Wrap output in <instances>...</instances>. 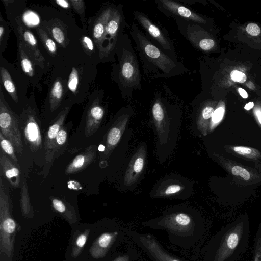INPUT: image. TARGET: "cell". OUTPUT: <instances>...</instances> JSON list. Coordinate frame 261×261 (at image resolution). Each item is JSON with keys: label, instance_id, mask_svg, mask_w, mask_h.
<instances>
[{"label": "cell", "instance_id": "7402d4cb", "mask_svg": "<svg viewBox=\"0 0 261 261\" xmlns=\"http://www.w3.org/2000/svg\"><path fill=\"white\" fill-rule=\"evenodd\" d=\"M34 29L53 65L62 56L64 50L59 48L48 33L40 24L36 26Z\"/></svg>", "mask_w": 261, "mask_h": 261}, {"label": "cell", "instance_id": "cb8c5ba5", "mask_svg": "<svg viewBox=\"0 0 261 261\" xmlns=\"http://www.w3.org/2000/svg\"><path fill=\"white\" fill-rule=\"evenodd\" d=\"M79 43L83 51L96 65L101 63L99 49L90 36L87 29L82 28L79 37Z\"/></svg>", "mask_w": 261, "mask_h": 261}, {"label": "cell", "instance_id": "52a82bcc", "mask_svg": "<svg viewBox=\"0 0 261 261\" xmlns=\"http://www.w3.org/2000/svg\"><path fill=\"white\" fill-rule=\"evenodd\" d=\"M1 85L13 101L23 109L29 103L28 92L30 85L16 65L0 55Z\"/></svg>", "mask_w": 261, "mask_h": 261}, {"label": "cell", "instance_id": "ffe728a7", "mask_svg": "<svg viewBox=\"0 0 261 261\" xmlns=\"http://www.w3.org/2000/svg\"><path fill=\"white\" fill-rule=\"evenodd\" d=\"M73 105L68 100L65 107L53 119L51 123L46 132L44 143L46 151L45 161L49 163L51 161L54 153L56 150V139L60 129L63 126L64 122Z\"/></svg>", "mask_w": 261, "mask_h": 261}, {"label": "cell", "instance_id": "1f68e13d", "mask_svg": "<svg viewBox=\"0 0 261 261\" xmlns=\"http://www.w3.org/2000/svg\"><path fill=\"white\" fill-rule=\"evenodd\" d=\"M50 3L53 5L59 7L62 11L72 15L71 11L72 8L69 0H54L51 1Z\"/></svg>", "mask_w": 261, "mask_h": 261}, {"label": "cell", "instance_id": "bcb514c9", "mask_svg": "<svg viewBox=\"0 0 261 261\" xmlns=\"http://www.w3.org/2000/svg\"><path fill=\"white\" fill-rule=\"evenodd\" d=\"M255 113L257 116L259 123L261 124V111L257 110L256 111Z\"/></svg>", "mask_w": 261, "mask_h": 261}, {"label": "cell", "instance_id": "603a6c76", "mask_svg": "<svg viewBox=\"0 0 261 261\" xmlns=\"http://www.w3.org/2000/svg\"><path fill=\"white\" fill-rule=\"evenodd\" d=\"M0 167L1 171L10 185L14 188H18L20 182V170L1 149Z\"/></svg>", "mask_w": 261, "mask_h": 261}, {"label": "cell", "instance_id": "e0dca14e", "mask_svg": "<svg viewBox=\"0 0 261 261\" xmlns=\"http://www.w3.org/2000/svg\"><path fill=\"white\" fill-rule=\"evenodd\" d=\"M48 80V88L44 102L45 115L55 118L67 102L66 87L64 80L51 70Z\"/></svg>", "mask_w": 261, "mask_h": 261}, {"label": "cell", "instance_id": "f6af8a7d", "mask_svg": "<svg viewBox=\"0 0 261 261\" xmlns=\"http://www.w3.org/2000/svg\"><path fill=\"white\" fill-rule=\"evenodd\" d=\"M254 106V103L253 102H249L248 103H247L245 107H244V108L247 110H250V109H251Z\"/></svg>", "mask_w": 261, "mask_h": 261}, {"label": "cell", "instance_id": "7c38bea8", "mask_svg": "<svg viewBox=\"0 0 261 261\" xmlns=\"http://www.w3.org/2000/svg\"><path fill=\"white\" fill-rule=\"evenodd\" d=\"M20 117L12 110L5 98L0 87V130L4 136L10 141L18 153H21L23 145L19 128Z\"/></svg>", "mask_w": 261, "mask_h": 261}, {"label": "cell", "instance_id": "f546056e", "mask_svg": "<svg viewBox=\"0 0 261 261\" xmlns=\"http://www.w3.org/2000/svg\"><path fill=\"white\" fill-rule=\"evenodd\" d=\"M121 135V130L117 127H112L109 130L106 141L107 151L110 150L118 143Z\"/></svg>", "mask_w": 261, "mask_h": 261}, {"label": "cell", "instance_id": "6da1fadb", "mask_svg": "<svg viewBox=\"0 0 261 261\" xmlns=\"http://www.w3.org/2000/svg\"><path fill=\"white\" fill-rule=\"evenodd\" d=\"M51 70L64 80L67 99L73 105L84 102L94 89L97 65L83 51L80 43L64 50Z\"/></svg>", "mask_w": 261, "mask_h": 261}, {"label": "cell", "instance_id": "5bb4252c", "mask_svg": "<svg viewBox=\"0 0 261 261\" xmlns=\"http://www.w3.org/2000/svg\"><path fill=\"white\" fill-rule=\"evenodd\" d=\"M115 4H103L94 16L87 20V31L100 53L101 63H105V34L106 25Z\"/></svg>", "mask_w": 261, "mask_h": 261}, {"label": "cell", "instance_id": "2e32d148", "mask_svg": "<svg viewBox=\"0 0 261 261\" xmlns=\"http://www.w3.org/2000/svg\"><path fill=\"white\" fill-rule=\"evenodd\" d=\"M172 18L180 33L193 47L204 51L214 48L215 41L210 37L203 25L177 17Z\"/></svg>", "mask_w": 261, "mask_h": 261}, {"label": "cell", "instance_id": "d590c367", "mask_svg": "<svg viewBox=\"0 0 261 261\" xmlns=\"http://www.w3.org/2000/svg\"><path fill=\"white\" fill-rule=\"evenodd\" d=\"M230 77L233 81L242 83L246 82L247 79V77L244 73L236 70H233L231 72Z\"/></svg>", "mask_w": 261, "mask_h": 261}, {"label": "cell", "instance_id": "f35d334b", "mask_svg": "<svg viewBox=\"0 0 261 261\" xmlns=\"http://www.w3.org/2000/svg\"><path fill=\"white\" fill-rule=\"evenodd\" d=\"M224 112V110L222 107L218 108L214 111L212 116V121L213 122L217 123L222 118Z\"/></svg>", "mask_w": 261, "mask_h": 261}, {"label": "cell", "instance_id": "30bf717a", "mask_svg": "<svg viewBox=\"0 0 261 261\" xmlns=\"http://www.w3.org/2000/svg\"><path fill=\"white\" fill-rule=\"evenodd\" d=\"M21 17L17 18L12 25L17 40L20 42L24 50L34 62L46 74H49L53 65L48 58L41 51L36 37L29 27L23 23Z\"/></svg>", "mask_w": 261, "mask_h": 261}, {"label": "cell", "instance_id": "4fadbf2b", "mask_svg": "<svg viewBox=\"0 0 261 261\" xmlns=\"http://www.w3.org/2000/svg\"><path fill=\"white\" fill-rule=\"evenodd\" d=\"M133 15L144 31V34L155 45L171 57L177 58L173 41L165 29L154 23L141 11L135 10Z\"/></svg>", "mask_w": 261, "mask_h": 261}, {"label": "cell", "instance_id": "d6986e66", "mask_svg": "<svg viewBox=\"0 0 261 261\" xmlns=\"http://www.w3.org/2000/svg\"><path fill=\"white\" fill-rule=\"evenodd\" d=\"M157 9L168 17H177L204 25L207 20L202 16L177 1L156 0Z\"/></svg>", "mask_w": 261, "mask_h": 261}, {"label": "cell", "instance_id": "ab89813d", "mask_svg": "<svg viewBox=\"0 0 261 261\" xmlns=\"http://www.w3.org/2000/svg\"><path fill=\"white\" fill-rule=\"evenodd\" d=\"M144 166V160L141 157L136 159L133 165V170L136 173L141 172Z\"/></svg>", "mask_w": 261, "mask_h": 261}, {"label": "cell", "instance_id": "7dc6e473", "mask_svg": "<svg viewBox=\"0 0 261 261\" xmlns=\"http://www.w3.org/2000/svg\"><path fill=\"white\" fill-rule=\"evenodd\" d=\"M247 86L252 89H254L255 88L254 84L251 82H249V83H247Z\"/></svg>", "mask_w": 261, "mask_h": 261}, {"label": "cell", "instance_id": "7bdbcfd3", "mask_svg": "<svg viewBox=\"0 0 261 261\" xmlns=\"http://www.w3.org/2000/svg\"><path fill=\"white\" fill-rule=\"evenodd\" d=\"M87 237L85 234L80 235L76 240V245L79 247H82L86 242Z\"/></svg>", "mask_w": 261, "mask_h": 261}, {"label": "cell", "instance_id": "4316f807", "mask_svg": "<svg viewBox=\"0 0 261 261\" xmlns=\"http://www.w3.org/2000/svg\"><path fill=\"white\" fill-rule=\"evenodd\" d=\"M249 261H261V223L255 235Z\"/></svg>", "mask_w": 261, "mask_h": 261}, {"label": "cell", "instance_id": "b9f144b4", "mask_svg": "<svg viewBox=\"0 0 261 261\" xmlns=\"http://www.w3.org/2000/svg\"><path fill=\"white\" fill-rule=\"evenodd\" d=\"M233 149L237 153L242 155L249 154L251 152L250 148L245 147H235Z\"/></svg>", "mask_w": 261, "mask_h": 261}, {"label": "cell", "instance_id": "484cf974", "mask_svg": "<svg viewBox=\"0 0 261 261\" xmlns=\"http://www.w3.org/2000/svg\"><path fill=\"white\" fill-rule=\"evenodd\" d=\"M13 30L10 22L6 21L0 13V55L5 51L10 35Z\"/></svg>", "mask_w": 261, "mask_h": 261}, {"label": "cell", "instance_id": "60d3db41", "mask_svg": "<svg viewBox=\"0 0 261 261\" xmlns=\"http://www.w3.org/2000/svg\"><path fill=\"white\" fill-rule=\"evenodd\" d=\"M181 190V187L177 185L169 186L165 191L166 195L174 194L179 192Z\"/></svg>", "mask_w": 261, "mask_h": 261}, {"label": "cell", "instance_id": "836d02e7", "mask_svg": "<svg viewBox=\"0 0 261 261\" xmlns=\"http://www.w3.org/2000/svg\"><path fill=\"white\" fill-rule=\"evenodd\" d=\"M232 173L233 175L236 176H240L245 180H249L250 177V175L249 172L245 169L239 166H235L232 169Z\"/></svg>", "mask_w": 261, "mask_h": 261}, {"label": "cell", "instance_id": "8992f818", "mask_svg": "<svg viewBox=\"0 0 261 261\" xmlns=\"http://www.w3.org/2000/svg\"><path fill=\"white\" fill-rule=\"evenodd\" d=\"M40 17V25L48 33L59 48L65 50L79 43L82 28L71 15L52 7L33 6Z\"/></svg>", "mask_w": 261, "mask_h": 261}, {"label": "cell", "instance_id": "e575fe53", "mask_svg": "<svg viewBox=\"0 0 261 261\" xmlns=\"http://www.w3.org/2000/svg\"><path fill=\"white\" fill-rule=\"evenodd\" d=\"M3 227L7 232L12 233L15 229L16 223L13 219L7 217L3 222Z\"/></svg>", "mask_w": 261, "mask_h": 261}, {"label": "cell", "instance_id": "d4e9b609", "mask_svg": "<svg viewBox=\"0 0 261 261\" xmlns=\"http://www.w3.org/2000/svg\"><path fill=\"white\" fill-rule=\"evenodd\" d=\"M5 7L6 14L12 26L15 20L21 17L26 9V3L22 0H2Z\"/></svg>", "mask_w": 261, "mask_h": 261}, {"label": "cell", "instance_id": "3957f363", "mask_svg": "<svg viewBox=\"0 0 261 261\" xmlns=\"http://www.w3.org/2000/svg\"><path fill=\"white\" fill-rule=\"evenodd\" d=\"M248 219L241 218L222 226L202 247L194 261H240L249 242Z\"/></svg>", "mask_w": 261, "mask_h": 261}, {"label": "cell", "instance_id": "8d00e7d4", "mask_svg": "<svg viewBox=\"0 0 261 261\" xmlns=\"http://www.w3.org/2000/svg\"><path fill=\"white\" fill-rule=\"evenodd\" d=\"M247 32L251 36H257L260 33V29L255 23H250L246 27Z\"/></svg>", "mask_w": 261, "mask_h": 261}, {"label": "cell", "instance_id": "ee69618b", "mask_svg": "<svg viewBox=\"0 0 261 261\" xmlns=\"http://www.w3.org/2000/svg\"><path fill=\"white\" fill-rule=\"evenodd\" d=\"M239 92L240 95L244 98H247L248 97V94L246 91L242 88H238Z\"/></svg>", "mask_w": 261, "mask_h": 261}, {"label": "cell", "instance_id": "74e56055", "mask_svg": "<svg viewBox=\"0 0 261 261\" xmlns=\"http://www.w3.org/2000/svg\"><path fill=\"white\" fill-rule=\"evenodd\" d=\"M214 112V108L210 106L204 107L201 110V116L204 119H208L212 117Z\"/></svg>", "mask_w": 261, "mask_h": 261}, {"label": "cell", "instance_id": "8fae6325", "mask_svg": "<svg viewBox=\"0 0 261 261\" xmlns=\"http://www.w3.org/2000/svg\"><path fill=\"white\" fill-rule=\"evenodd\" d=\"M128 23L123 10V5H116L108 20L105 34V63L116 61L115 50L120 36L123 33Z\"/></svg>", "mask_w": 261, "mask_h": 261}, {"label": "cell", "instance_id": "d6a6232c", "mask_svg": "<svg viewBox=\"0 0 261 261\" xmlns=\"http://www.w3.org/2000/svg\"><path fill=\"white\" fill-rule=\"evenodd\" d=\"M67 138V130L66 127L63 126L58 132L56 139V150L58 147H61L64 145Z\"/></svg>", "mask_w": 261, "mask_h": 261}, {"label": "cell", "instance_id": "ac0fdd59", "mask_svg": "<svg viewBox=\"0 0 261 261\" xmlns=\"http://www.w3.org/2000/svg\"><path fill=\"white\" fill-rule=\"evenodd\" d=\"M16 66L30 86L41 91L43 76L46 73L33 61L24 50L20 41L17 40Z\"/></svg>", "mask_w": 261, "mask_h": 261}, {"label": "cell", "instance_id": "ba28073f", "mask_svg": "<svg viewBox=\"0 0 261 261\" xmlns=\"http://www.w3.org/2000/svg\"><path fill=\"white\" fill-rule=\"evenodd\" d=\"M19 117V126L26 144L32 152L39 151L43 147L41 121L33 92L29 95V103L22 109Z\"/></svg>", "mask_w": 261, "mask_h": 261}, {"label": "cell", "instance_id": "277c9868", "mask_svg": "<svg viewBox=\"0 0 261 261\" xmlns=\"http://www.w3.org/2000/svg\"><path fill=\"white\" fill-rule=\"evenodd\" d=\"M126 28L136 44L146 79H169L189 71L178 58L171 57L155 45L136 23L128 24Z\"/></svg>", "mask_w": 261, "mask_h": 261}, {"label": "cell", "instance_id": "44dd1931", "mask_svg": "<svg viewBox=\"0 0 261 261\" xmlns=\"http://www.w3.org/2000/svg\"><path fill=\"white\" fill-rule=\"evenodd\" d=\"M96 145L88 147L84 152L76 155L68 164L65 170V174H73L84 170L94 161L96 155Z\"/></svg>", "mask_w": 261, "mask_h": 261}, {"label": "cell", "instance_id": "7a4b0ae2", "mask_svg": "<svg viewBox=\"0 0 261 261\" xmlns=\"http://www.w3.org/2000/svg\"><path fill=\"white\" fill-rule=\"evenodd\" d=\"M142 224L152 229L165 231L171 245L182 253H191L194 258L204 246L210 229L201 218L183 212L165 214Z\"/></svg>", "mask_w": 261, "mask_h": 261}, {"label": "cell", "instance_id": "f1b7e54d", "mask_svg": "<svg viewBox=\"0 0 261 261\" xmlns=\"http://www.w3.org/2000/svg\"><path fill=\"white\" fill-rule=\"evenodd\" d=\"M0 142L1 149L8 156L13 160L16 165L18 164V160L15 153V148L12 143L7 139L2 133L0 132Z\"/></svg>", "mask_w": 261, "mask_h": 261}, {"label": "cell", "instance_id": "9c48e42d", "mask_svg": "<svg viewBox=\"0 0 261 261\" xmlns=\"http://www.w3.org/2000/svg\"><path fill=\"white\" fill-rule=\"evenodd\" d=\"M127 237L151 261H189L168 251L151 234L128 228Z\"/></svg>", "mask_w": 261, "mask_h": 261}, {"label": "cell", "instance_id": "4dcf8cb0", "mask_svg": "<svg viewBox=\"0 0 261 261\" xmlns=\"http://www.w3.org/2000/svg\"><path fill=\"white\" fill-rule=\"evenodd\" d=\"M20 203L22 210L28 211L31 206L29 194L25 178H23L21 188Z\"/></svg>", "mask_w": 261, "mask_h": 261}, {"label": "cell", "instance_id": "5b68a950", "mask_svg": "<svg viewBox=\"0 0 261 261\" xmlns=\"http://www.w3.org/2000/svg\"><path fill=\"white\" fill-rule=\"evenodd\" d=\"M117 62L112 65L111 79L115 82L124 99L130 98L134 91L142 88V76L137 56L128 34L118 38L115 50Z\"/></svg>", "mask_w": 261, "mask_h": 261}, {"label": "cell", "instance_id": "83f0119b", "mask_svg": "<svg viewBox=\"0 0 261 261\" xmlns=\"http://www.w3.org/2000/svg\"><path fill=\"white\" fill-rule=\"evenodd\" d=\"M72 9L77 14L82 24V28L87 29V20L86 19V5L83 0H69Z\"/></svg>", "mask_w": 261, "mask_h": 261}, {"label": "cell", "instance_id": "9a60e30c", "mask_svg": "<svg viewBox=\"0 0 261 261\" xmlns=\"http://www.w3.org/2000/svg\"><path fill=\"white\" fill-rule=\"evenodd\" d=\"M104 90L95 88L90 94L85 107L83 119L85 123L86 137L94 134L98 129L105 116Z\"/></svg>", "mask_w": 261, "mask_h": 261}]
</instances>
